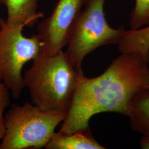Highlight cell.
Returning <instances> with one entry per match:
<instances>
[{
	"instance_id": "8",
	"label": "cell",
	"mask_w": 149,
	"mask_h": 149,
	"mask_svg": "<svg viewBox=\"0 0 149 149\" xmlns=\"http://www.w3.org/2000/svg\"><path fill=\"white\" fill-rule=\"evenodd\" d=\"M47 149H104L91 134L90 128L73 133H55L45 147Z\"/></svg>"
},
{
	"instance_id": "14",
	"label": "cell",
	"mask_w": 149,
	"mask_h": 149,
	"mask_svg": "<svg viewBox=\"0 0 149 149\" xmlns=\"http://www.w3.org/2000/svg\"><path fill=\"white\" fill-rule=\"evenodd\" d=\"M0 3H1V0H0Z\"/></svg>"
},
{
	"instance_id": "12",
	"label": "cell",
	"mask_w": 149,
	"mask_h": 149,
	"mask_svg": "<svg viewBox=\"0 0 149 149\" xmlns=\"http://www.w3.org/2000/svg\"><path fill=\"white\" fill-rule=\"evenodd\" d=\"M10 91L5 85L0 82V143L5 132V118L4 112L11 103Z\"/></svg>"
},
{
	"instance_id": "10",
	"label": "cell",
	"mask_w": 149,
	"mask_h": 149,
	"mask_svg": "<svg viewBox=\"0 0 149 149\" xmlns=\"http://www.w3.org/2000/svg\"><path fill=\"white\" fill-rule=\"evenodd\" d=\"M118 46L121 53L137 54L149 60V25L138 29L126 30Z\"/></svg>"
},
{
	"instance_id": "2",
	"label": "cell",
	"mask_w": 149,
	"mask_h": 149,
	"mask_svg": "<svg viewBox=\"0 0 149 149\" xmlns=\"http://www.w3.org/2000/svg\"><path fill=\"white\" fill-rule=\"evenodd\" d=\"M24 77L32 103L47 112H68L82 70L76 69L63 50L54 56L41 53Z\"/></svg>"
},
{
	"instance_id": "1",
	"label": "cell",
	"mask_w": 149,
	"mask_h": 149,
	"mask_svg": "<svg viewBox=\"0 0 149 149\" xmlns=\"http://www.w3.org/2000/svg\"><path fill=\"white\" fill-rule=\"evenodd\" d=\"M149 60L137 54L122 53L96 77L79 76L77 86L59 132L73 133L89 128L94 115L114 112L128 116L134 97L147 90Z\"/></svg>"
},
{
	"instance_id": "4",
	"label": "cell",
	"mask_w": 149,
	"mask_h": 149,
	"mask_svg": "<svg viewBox=\"0 0 149 149\" xmlns=\"http://www.w3.org/2000/svg\"><path fill=\"white\" fill-rule=\"evenodd\" d=\"M66 114L47 112L28 102L12 104L5 114V132L0 149L45 148Z\"/></svg>"
},
{
	"instance_id": "11",
	"label": "cell",
	"mask_w": 149,
	"mask_h": 149,
	"mask_svg": "<svg viewBox=\"0 0 149 149\" xmlns=\"http://www.w3.org/2000/svg\"><path fill=\"white\" fill-rule=\"evenodd\" d=\"M149 25V0H135L130 16V29L135 30Z\"/></svg>"
},
{
	"instance_id": "7",
	"label": "cell",
	"mask_w": 149,
	"mask_h": 149,
	"mask_svg": "<svg viewBox=\"0 0 149 149\" xmlns=\"http://www.w3.org/2000/svg\"><path fill=\"white\" fill-rule=\"evenodd\" d=\"M39 0H1L7 11V24L12 27L32 26L43 13L38 12Z\"/></svg>"
},
{
	"instance_id": "9",
	"label": "cell",
	"mask_w": 149,
	"mask_h": 149,
	"mask_svg": "<svg viewBox=\"0 0 149 149\" xmlns=\"http://www.w3.org/2000/svg\"><path fill=\"white\" fill-rule=\"evenodd\" d=\"M127 116L133 130L149 136V91H142L134 97Z\"/></svg>"
},
{
	"instance_id": "13",
	"label": "cell",
	"mask_w": 149,
	"mask_h": 149,
	"mask_svg": "<svg viewBox=\"0 0 149 149\" xmlns=\"http://www.w3.org/2000/svg\"><path fill=\"white\" fill-rule=\"evenodd\" d=\"M149 91V85H148V89H147Z\"/></svg>"
},
{
	"instance_id": "5",
	"label": "cell",
	"mask_w": 149,
	"mask_h": 149,
	"mask_svg": "<svg viewBox=\"0 0 149 149\" xmlns=\"http://www.w3.org/2000/svg\"><path fill=\"white\" fill-rule=\"evenodd\" d=\"M23 25L12 27L0 18V82L3 83L17 100L25 87L22 74L23 66L42 53V43L38 34L26 37Z\"/></svg>"
},
{
	"instance_id": "3",
	"label": "cell",
	"mask_w": 149,
	"mask_h": 149,
	"mask_svg": "<svg viewBox=\"0 0 149 149\" xmlns=\"http://www.w3.org/2000/svg\"><path fill=\"white\" fill-rule=\"evenodd\" d=\"M106 0H85L84 8L76 17L68 38L65 53L74 68L82 70L84 59L102 46L118 44L125 32L122 26L111 27L106 19Z\"/></svg>"
},
{
	"instance_id": "6",
	"label": "cell",
	"mask_w": 149,
	"mask_h": 149,
	"mask_svg": "<svg viewBox=\"0 0 149 149\" xmlns=\"http://www.w3.org/2000/svg\"><path fill=\"white\" fill-rule=\"evenodd\" d=\"M85 0H58L50 16L39 23L42 53L54 56L66 46L70 31Z\"/></svg>"
}]
</instances>
